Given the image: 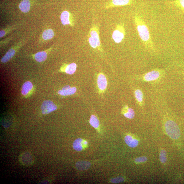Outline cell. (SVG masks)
Wrapping results in <instances>:
<instances>
[{"label": "cell", "instance_id": "1", "mask_svg": "<svg viewBox=\"0 0 184 184\" xmlns=\"http://www.w3.org/2000/svg\"><path fill=\"white\" fill-rule=\"evenodd\" d=\"M134 22L137 32L145 47L148 50H154L150 31L145 22L141 17L137 15L134 16Z\"/></svg>", "mask_w": 184, "mask_h": 184}, {"label": "cell", "instance_id": "2", "mask_svg": "<svg viewBox=\"0 0 184 184\" xmlns=\"http://www.w3.org/2000/svg\"><path fill=\"white\" fill-rule=\"evenodd\" d=\"M165 70L155 69L139 76L138 79L141 81L152 82L159 80L165 74Z\"/></svg>", "mask_w": 184, "mask_h": 184}, {"label": "cell", "instance_id": "3", "mask_svg": "<svg viewBox=\"0 0 184 184\" xmlns=\"http://www.w3.org/2000/svg\"><path fill=\"white\" fill-rule=\"evenodd\" d=\"M167 134L172 139H178L181 136V131L178 125L171 120H167L165 124Z\"/></svg>", "mask_w": 184, "mask_h": 184}, {"label": "cell", "instance_id": "4", "mask_svg": "<svg viewBox=\"0 0 184 184\" xmlns=\"http://www.w3.org/2000/svg\"><path fill=\"white\" fill-rule=\"evenodd\" d=\"M126 30L123 24L117 25L115 29L113 31L112 37L113 41L119 44L122 42L126 36Z\"/></svg>", "mask_w": 184, "mask_h": 184}, {"label": "cell", "instance_id": "5", "mask_svg": "<svg viewBox=\"0 0 184 184\" xmlns=\"http://www.w3.org/2000/svg\"><path fill=\"white\" fill-rule=\"evenodd\" d=\"M89 36H91L97 44L98 49L102 50V45L100 40L98 27L93 25L89 31Z\"/></svg>", "mask_w": 184, "mask_h": 184}, {"label": "cell", "instance_id": "6", "mask_svg": "<svg viewBox=\"0 0 184 184\" xmlns=\"http://www.w3.org/2000/svg\"><path fill=\"white\" fill-rule=\"evenodd\" d=\"M22 43L23 41L19 42L18 44L13 46V48L9 49L5 55L1 59V62L2 63H5L11 60L15 55L18 49L20 47L21 45H22Z\"/></svg>", "mask_w": 184, "mask_h": 184}, {"label": "cell", "instance_id": "7", "mask_svg": "<svg viewBox=\"0 0 184 184\" xmlns=\"http://www.w3.org/2000/svg\"><path fill=\"white\" fill-rule=\"evenodd\" d=\"M57 107L52 101L50 100H46L43 103L41 109L42 113L44 114L48 113L56 110Z\"/></svg>", "mask_w": 184, "mask_h": 184}, {"label": "cell", "instance_id": "8", "mask_svg": "<svg viewBox=\"0 0 184 184\" xmlns=\"http://www.w3.org/2000/svg\"><path fill=\"white\" fill-rule=\"evenodd\" d=\"M60 19L62 24L64 25H70L72 26H74L72 15L68 11H64L61 13Z\"/></svg>", "mask_w": 184, "mask_h": 184}, {"label": "cell", "instance_id": "9", "mask_svg": "<svg viewBox=\"0 0 184 184\" xmlns=\"http://www.w3.org/2000/svg\"><path fill=\"white\" fill-rule=\"evenodd\" d=\"M134 0H112L106 6V8L108 9L111 7L123 6L131 5Z\"/></svg>", "mask_w": 184, "mask_h": 184}, {"label": "cell", "instance_id": "10", "mask_svg": "<svg viewBox=\"0 0 184 184\" xmlns=\"http://www.w3.org/2000/svg\"><path fill=\"white\" fill-rule=\"evenodd\" d=\"M88 142L87 141L81 138L76 139L73 144L74 149L77 151H81L87 147Z\"/></svg>", "mask_w": 184, "mask_h": 184}, {"label": "cell", "instance_id": "11", "mask_svg": "<svg viewBox=\"0 0 184 184\" xmlns=\"http://www.w3.org/2000/svg\"><path fill=\"white\" fill-rule=\"evenodd\" d=\"M77 91L76 87H71L70 86L67 85L65 86L62 89L58 91V93L62 96H68L71 95L75 93Z\"/></svg>", "mask_w": 184, "mask_h": 184}, {"label": "cell", "instance_id": "12", "mask_svg": "<svg viewBox=\"0 0 184 184\" xmlns=\"http://www.w3.org/2000/svg\"><path fill=\"white\" fill-rule=\"evenodd\" d=\"M124 141L131 148H135L138 146L139 141L135 136L128 134L125 137Z\"/></svg>", "mask_w": 184, "mask_h": 184}, {"label": "cell", "instance_id": "13", "mask_svg": "<svg viewBox=\"0 0 184 184\" xmlns=\"http://www.w3.org/2000/svg\"><path fill=\"white\" fill-rule=\"evenodd\" d=\"M98 87L101 91H104L107 87V81L106 77L103 74H100L97 79Z\"/></svg>", "mask_w": 184, "mask_h": 184}, {"label": "cell", "instance_id": "14", "mask_svg": "<svg viewBox=\"0 0 184 184\" xmlns=\"http://www.w3.org/2000/svg\"><path fill=\"white\" fill-rule=\"evenodd\" d=\"M33 88V86L30 81H27L23 84L22 88V94L26 96L28 95L32 92Z\"/></svg>", "mask_w": 184, "mask_h": 184}, {"label": "cell", "instance_id": "15", "mask_svg": "<svg viewBox=\"0 0 184 184\" xmlns=\"http://www.w3.org/2000/svg\"><path fill=\"white\" fill-rule=\"evenodd\" d=\"M122 113L124 117L129 119L134 118L135 116V112L134 109L129 108L128 105L125 106L123 108Z\"/></svg>", "mask_w": 184, "mask_h": 184}, {"label": "cell", "instance_id": "16", "mask_svg": "<svg viewBox=\"0 0 184 184\" xmlns=\"http://www.w3.org/2000/svg\"><path fill=\"white\" fill-rule=\"evenodd\" d=\"M134 96L135 99L141 106H142L144 103V94L141 89L137 88L135 90Z\"/></svg>", "mask_w": 184, "mask_h": 184}, {"label": "cell", "instance_id": "17", "mask_svg": "<svg viewBox=\"0 0 184 184\" xmlns=\"http://www.w3.org/2000/svg\"><path fill=\"white\" fill-rule=\"evenodd\" d=\"M30 3L29 0H23L19 5V9L24 13H28L30 10Z\"/></svg>", "mask_w": 184, "mask_h": 184}, {"label": "cell", "instance_id": "18", "mask_svg": "<svg viewBox=\"0 0 184 184\" xmlns=\"http://www.w3.org/2000/svg\"><path fill=\"white\" fill-rule=\"evenodd\" d=\"M91 166V163L87 161H79L76 164V166L77 169L81 171L87 170Z\"/></svg>", "mask_w": 184, "mask_h": 184}, {"label": "cell", "instance_id": "19", "mask_svg": "<svg viewBox=\"0 0 184 184\" xmlns=\"http://www.w3.org/2000/svg\"><path fill=\"white\" fill-rule=\"evenodd\" d=\"M47 57V54L45 51L38 52L34 55V58L37 61L42 62L45 61Z\"/></svg>", "mask_w": 184, "mask_h": 184}, {"label": "cell", "instance_id": "20", "mask_svg": "<svg viewBox=\"0 0 184 184\" xmlns=\"http://www.w3.org/2000/svg\"><path fill=\"white\" fill-rule=\"evenodd\" d=\"M54 36V31L51 29L45 30L42 34L43 39L45 40L51 39L53 38Z\"/></svg>", "mask_w": 184, "mask_h": 184}, {"label": "cell", "instance_id": "21", "mask_svg": "<svg viewBox=\"0 0 184 184\" xmlns=\"http://www.w3.org/2000/svg\"><path fill=\"white\" fill-rule=\"evenodd\" d=\"M77 65L76 63L70 64L66 66L65 69V72L69 74H72L76 71Z\"/></svg>", "mask_w": 184, "mask_h": 184}, {"label": "cell", "instance_id": "22", "mask_svg": "<svg viewBox=\"0 0 184 184\" xmlns=\"http://www.w3.org/2000/svg\"><path fill=\"white\" fill-rule=\"evenodd\" d=\"M89 123L91 126L96 129L98 128L99 126V121L97 117L94 115H92L89 120Z\"/></svg>", "mask_w": 184, "mask_h": 184}, {"label": "cell", "instance_id": "23", "mask_svg": "<svg viewBox=\"0 0 184 184\" xmlns=\"http://www.w3.org/2000/svg\"><path fill=\"white\" fill-rule=\"evenodd\" d=\"M171 3L180 9L184 11V0H174Z\"/></svg>", "mask_w": 184, "mask_h": 184}, {"label": "cell", "instance_id": "24", "mask_svg": "<svg viewBox=\"0 0 184 184\" xmlns=\"http://www.w3.org/2000/svg\"><path fill=\"white\" fill-rule=\"evenodd\" d=\"M159 159L160 162L162 164L165 163L167 161V154L166 151L164 149L160 150Z\"/></svg>", "mask_w": 184, "mask_h": 184}, {"label": "cell", "instance_id": "25", "mask_svg": "<svg viewBox=\"0 0 184 184\" xmlns=\"http://www.w3.org/2000/svg\"><path fill=\"white\" fill-rule=\"evenodd\" d=\"M88 41L89 45L92 48L95 49L97 48L98 49L96 43L93 40L92 38L89 36H88Z\"/></svg>", "mask_w": 184, "mask_h": 184}, {"label": "cell", "instance_id": "26", "mask_svg": "<svg viewBox=\"0 0 184 184\" xmlns=\"http://www.w3.org/2000/svg\"><path fill=\"white\" fill-rule=\"evenodd\" d=\"M124 179L123 177H119L111 179V182L113 183H119L124 182Z\"/></svg>", "mask_w": 184, "mask_h": 184}, {"label": "cell", "instance_id": "27", "mask_svg": "<svg viewBox=\"0 0 184 184\" xmlns=\"http://www.w3.org/2000/svg\"><path fill=\"white\" fill-rule=\"evenodd\" d=\"M147 158L146 156H142L136 158L135 160V162L136 163L145 162L147 161Z\"/></svg>", "mask_w": 184, "mask_h": 184}, {"label": "cell", "instance_id": "28", "mask_svg": "<svg viewBox=\"0 0 184 184\" xmlns=\"http://www.w3.org/2000/svg\"><path fill=\"white\" fill-rule=\"evenodd\" d=\"M182 73H183V74H184V69H183V72H182Z\"/></svg>", "mask_w": 184, "mask_h": 184}]
</instances>
